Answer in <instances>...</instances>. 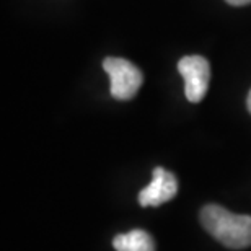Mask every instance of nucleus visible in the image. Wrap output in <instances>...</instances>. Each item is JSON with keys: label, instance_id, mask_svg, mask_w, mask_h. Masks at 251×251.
I'll return each mask as SVG.
<instances>
[{"label": "nucleus", "instance_id": "1", "mask_svg": "<svg viewBox=\"0 0 251 251\" xmlns=\"http://www.w3.org/2000/svg\"><path fill=\"white\" fill-rule=\"evenodd\" d=\"M201 224L224 247L232 250L251 247V215L233 214L222 205L209 204L201 210Z\"/></svg>", "mask_w": 251, "mask_h": 251}, {"label": "nucleus", "instance_id": "4", "mask_svg": "<svg viewBox=\"0 0 251 251\" xmlns=\"http://www.w3.org/2000/svg\"><path fill=\"white\" fill-rule=\"evenodd\" d=\"M178 193L176 176L162 167L153 170L152 181L139 193V202L142 207H158L172 201Z\"/></svg>", "mask_w": 251, "mask_h": 251}, {"label": "nucleus", "instance_id": "5", "mask_svg": "<svg viewBox=\"0 0 251 251\" xmlns=\"http://www.w3.org/2000/svg\"><path fill=\"white\" fill-rule=\"evenodd\" d=\"M113 247L116 251H155V242L145 230H132L118 235L113 240Z\"/></svg>", "mask_w": 251, "mask_h": 251}, {"label": "nucleus", "instance_id": "2", "mask_svg": "<svg viewBox=\"0 0 251 251\" xmlns=\"http://www.w3.org/2000/svg\"><path fill=\"white\" fill-rule=\"evenodd\" d=\"M103 69L111 82V97L119 101H127L137 95L144 75L132 62L121 57H106L103 61Z\"/></svg>", "mask_w": 251, "mask_h": 251}, {"label": "nucleus", "instance_id": "3", "mask_svg": "<svg viewBox=\"0 0 251 251\" xmlns=\"http://www.w3.org/2000/svg\"><path fill=\"white\" fill-rule=\"evenodd\" d=\"M184 80V95L191 103L202 101L210 82V65L202 56H186L178 62Z\"/></svg>", "mask_w": 251, "mask_h": 251}, {"label": "nucleus", "instance_id": "6", "mask_svg": "<svg viewBox=\"0 0 251 251\" xmlns=\"http://www.w3.org/2000/svg\"><path fill=\"white\" fill-rule=\"evenodd\" d=\"M225 2L233 5V7H243V5H250L251 0H225Z\"/></svg>", "mask_w": 251, "mask_h": 251}, {"label": "nucleus", "instance_id": "7", "mask_svg": "<svg viewBox=\"0 0 251 251\" xmlns=\"http://www.w3.org/2000/svg\"><path fill=\"white\" fill-rule=\"evenodd\" d=\"M247 106H248V111L251 113V90H250V93H248V98H247Z\"/></svg>", "mask_w": 251, "mask_h": 251}]
</instances>
